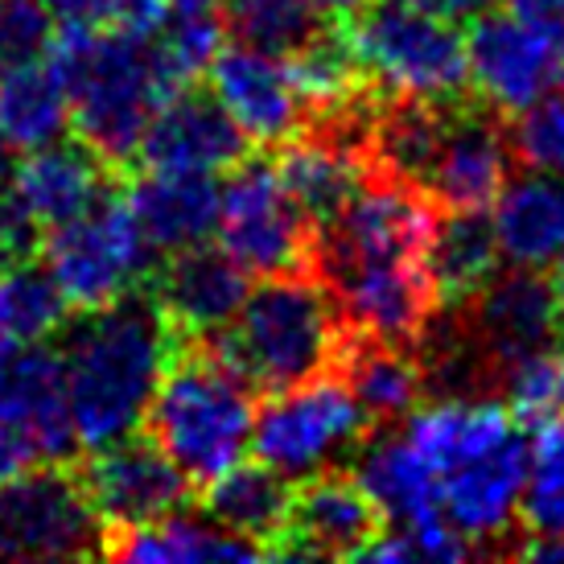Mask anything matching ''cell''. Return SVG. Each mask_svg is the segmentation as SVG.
I'll return each instance as SVG.
<instances>
[{
  "label": "cell",
  "instance_id": "4316f807",
  "mask_svg": "<svg viewBox=\"0 0 564 564\" xmlns=\"http://www.w3.org/2000/svg\"><path fill=\"white\" fill-rule=\"evenodd\" d=\"M203 507L219 528L243 535L256 549H264V556H272L289 528L293 482L264 462H236L215 482H206Z\"/></svg>",
  "mask_w": 564,
  "mask_h": 564
},
{
  "label": "cell",
  "instance_id": "5b68a950",
  "mask_svg": "<svg viewBox=\"0 0 564 564\" xmlns=\"http://www.w3.org/2000/svg\"><path fill=\"white\" fill-rule=\"evenodd\" d=\"M338 33L379 95L449 99L470 91L466 37L412 0H359Z\"/></svg>",
  "mask_w": 564,
  "mask_h": 564
},
{
  "label": "cell",
  "instance_id": "cb8c5ba5",
  "mask_svg": "<svg viewBox=\"0 0 564 564\" xmlns=\"http://www.w3.org/2000/svg\"><path fill=\"white\" fill-rule=\"evenodd\" d=\"M334 371L355 392L371 429L408 421L424 395V371L412 346L379 343V338H367L355 329H346Z\"/></svg>",
  "mask_w": 564,
  "mask_h": 564
},
{
  "label": "cell",
  "instance_id": "4fadbf2b",
  "mask_svg": "<svg viewBox=\"0 0 564 564\" xmlns=\"http://www.w3.org/2000/svg\"><path fill=\"white\" fill-rule=\"evenodd\" d=\"M519 158L511 144V120L486 108L474 91L457 95L445 124L437 165L429 177V203L445 210H486L511 182Z\"/></svg>",
  "mask_w": 564,
  "mask_h": 564
},
{
  "label": "cell",
  "instance_id": "603a6c76",
  "mask_svg": "<svg viewBox=\"0 0 564 564\" xmlns=\"http://www.w3.org/2000/svg\"><path fill=\"white\" fill-rule=\"evenodd\" d=\"M495 236L507 264L552 268L564 251V177L561 173L528 170L495 198Z\"/></svg>",
  "mask_w": 564,
  "mask_h": 564
},
{
  "label": "cell",
  "instance_id": "2e32d148",
  "mask_svg": "<svg viewBox=\"0 0 564 564\" xmlns=\"http://www.w3.org/2000/svg\"><path fill=\"white\" fill-rule=\"evenodd\" d=\"M248 289V272L223 248H210L206 239L170 251L165 264L153 268V276L144 281V293L158 301V310L182 343H203L210 334H219L239 314Z\"/></svg>",
  "mask_w": 564,
  "mask_h": 564
},
{
  "label": "cell",
  "instance_id": "d590c367",
  "mask_svg": "<svg viewBox=\"0 0 564 564\" xmlns=\"http://www.w3.org/2000/svg\"><path fill=\"white\" fill-rule=\"evenodd\" d=\"M9 177H13V144L4 141V132H0V189L9 186Z\"/></svg>",
  "mask_w": 564,
  "mask_h": 564
},
{
  "label": "cell",
  "instance_id": "8fae6325",
  "mask_svg": "<svg viewBox=\"0 0 564 564\" xmlns=\"http://www.w3.org/2000/svg\"><path fill=\"white\" fill-rule=\"evenodd\" d=\"M454 314L462 317L466 334L490 367L495 388L516 362L552 350V346H564L561 301H556V284L552 276H544V268L511 264L507 272H495Z\"/></svg>",
  "mask_w": 564,
  "mask_h": 564
},
{
  "label": "cell",
  "instance_id": "ba28073f",
  "mask_svg": "<svg viewBox=\"0 0 564 564\" xmlns=\"http://www.w3.org/2000/svg\"><path fill=\"white\" fill-rule=\"evenodd\" d=\"M219 248L248 276H314L317 227L284 189L276 165L243 158L219 186Z\"/></svg>",
  "mask_w": 564,
  "mask_h": 564
},
{
  "label": "cell",
  "instance_id": "8d00e7d4",
  "mask_svg": "<svg viewBox=\"0 0 564 564\" xmlns=\"http://www.w3.org/2000/svg\"><path fill=\"white\" fill-rule=\"evenodd\" d=\"M556 272H552V284H556V301H561V338H564V251L556 256Z\"/></svg>",
  "mask_w": 564,
  "mask_h": 564
},
{
  "label": "cell",
  "instance_id": "6da1fadb",
  "mask_svg": "<svg viewBox=\"0 0 564 564\" xmlns=\"http://www.w3.org/2000/svg\"><path fill=\"white\" fill-rule=\"evenodd\" d=\"M63 329L58 355L79 445L95 449L137 433L182 343L158 301L144 289H132L99 310H79Z\"/></svg>",
  "mask_w": 564,
  "mask_h": 564
},
{
  "label": "cell",
  "instance_id": "52a82bcc",
  "mask_svg": "<svg viewBox=\"0 0 564 564\" xmlns=\"http://www.w3.org/2000/svg\"><path fill=\"white\" fill-rule=\"evenodd\" d=\"M42 251H46L42 264L50 268V276L63 289L66 305L75 314L99 310L132 289H144L158 268V251L141 231L132 206L111 194L99 198L91 210L50 227Z\"/></svg>",
  "mask_w": 564,
  "mask_h": 564
},
{
  "label": "cell",
  "instance_id": "8992f818",
  "mask_svg": "<svg viewBox=\"0 0 564 564\" xmlns=\"http://www.w3.org/2000/svg\"><path fill=\"white\" fill-rule=\"evenodd\" d=\"M367 433H371L367 412L346 388V379L329 371V376L268 395L256 408L248 449L256 454V462L272 466L289 482H301L310 474L338 466L346 454H355Z\"/></svg>",
  "mask_w": 564,
  "mask_h": 564
},
{
  "label": "cell",
  "instance_id": "3957f363",
  "mask_svg": "<svg viewBox=\"0 0 564 564\" xmlns=\"http://www.w3.org/2000/svg\"><path fill=\"white\" fill-rule=\"evenodd\" d=\"M346 338V322L329 289L310 272L264 276L248 289L239 314L203 338L251 392H284L329 376Z\"/></svg>",
  "mask_w": 564,
  "mask_h": 564
},
{
  "label": "cell",
  "instance_id": "83f0119b",
  "mask_svg": "<svg viewBox=\"0 0 564 564\" xmlns=\"http://www.w3.org/2000/svg\"><path fill=\"white\" fill-rule=\"evenodd\" d=\"M66 128H70V104L63 75L50 66V58L0 75V132L13 144V153H30L58 141Z\"/></svg>",
  "mask_w": 564,
  "mask_h": 564
},
{
  "label": "cell",
  "instance_id": "7c38bea8",
  "mask_svg": "<svg viewBox=\"0 0 564 564\" xmlns=\"http://www.w3.org/2000/svg\"><path fill=\"white\" fill-rule=\"evenodd\" d=\"M79 478L108 532H124V528H141L161 516H173L189 507V490H194V482L177 470V462L158 441L137 437V433L95 445Z\"/></svg>",
  "mask_w": 564,
  "mask_h": 564
},
{
  "label": "cell",
  "instance_id": "4dcf8cb0",
  "mask_svg": "<svg viewBox=\"0 0 564 564\" xmlns=\"http://www.w3.org/2000/svg\"><path fill=\"white\" fill-rule=\"evenodd\" d=\"M502 404L528 433L564 416V346L540 350L502 376Z\"/></svg>",
  "mask_w": 564,
  "mask_h": 564
},
{
  "label": "cell",
  "instance_id": "9a60e30c",
  "mask_svg": "<svg viewBox=\"0 0 564 564\" xmlns=\"http://www.w3.org/2000/svg\"><path fill=\"white\" fill-rule=\"evenodd\" d=\"M0 424L30 437L46 466L75 462L83 445L66 404L63 355L54 346L0 338Z\"/></svg>",
  "mask_w": 564,
  "mask_h": 564
},
{
  "label": "cell",
  "instance_id": "9c48e42d",
  "mask_svg": "<svg viewBox=\"0 0 564 564\" xmlns=\"http://www.w3.org/2000/svg\"><path fill=\"white\" fill-rule=\"evenodd\" d=\"M104 540L108 528L70 462L0 482V561H83L104 556Z\"/></svg>",
  "mask_w": 564,
  "mask_h": 564
},
{
  "label": "cell",
  "instance_id": "f546056e",
  "mask_svg": "<svg viewBox=\"0 0 564 564\" xmlns=\"http://www.w3.org/2000/svg\"><path fill=\"white\" fill-rule=\"evenodd\" d=\"M223 21L236 42L268 54H293L338 25L326 0H223Z\"/></svg>",
  "mask_w": 564,
  "mask_h": 564
},
{
  "label": "cell",
  "instance_id": "d6a6232c",
  "mask_svg": "<svg viewBox=\"0 0 564 564\" xmlns=\"http://www.w3.org/2000/svg\"><path fill=\"white\" fill-rule=\"evenodd\" d=\"M54 21L87 30H128L153 37L165 13V0H42Z\"/></svg>",
  "mask_w": 564,
  "mask_h": 564
},
{
  "label": "cell",
  "instance_id": "7a4b0ae2",
  "mask_svg": "<svg viewBox=\"0 0 564 564\" xmlns=\"http://www.w3.org/2000/svg\"><path fill=\"white\" fill-rule=\"evenodd\" d=\"M46 58L63 75L70 128L111 170L137 161L153 111L173 91H182L173 87L153 37L144 33L66 25L54 33Z\"/></svg>",
  "mask_w": 564,
  "mask_h": 564
},
{
  "label": "cell",
  "instance_id": "5bb4252c",
  "mask_svg": "<svg viewBox=\"0 0 564 564\" xmlns=\"http://www.w3.org/2000/svg\"><path fill=\"white\" fill-rule=\"evenodd\" d=\"M388 523L379 516L376 499L362 490L350 466H329L293 486L289 528L281 544L272 549V561H317V556H350L383 532Z\"/></svg>",
  "mask_w": 564,
  "mask_h": 564
},
{
  "label": "cell",
  "instance_id": "e575fe53",
  "mask_svg": "<svg viewBox=\"0 0 564 564\" xmlns=\"http://www.w3.org/2000/svg\"><path fill=\"white\" fill-rule=\"evenodd\" d=\"M507 9L519 17H528V21L564 30V0H507Z\"/></svg>",
  "mask_w": 564,
  "mask_h": 564
},
{
  "label": "cell",
  "instance_id": "30bf717a",
  "mask_svg": "<svg viewBox=\"0 0 564 564\" xmlns=\"http://www.w3.org/2000/svg\"><path fill=\"white\" fill-rule=\"evenodd\" d=\"M470 91L486 108L516 120L544 95L564 87V30L528 21L519 13H486L466 37Z\"/></svg>",
  "mask_w": 564,
  "mask_h": 564
},
{
  "label": "cell",
  "instance_id": "1f68e13d",
  "mask_svg": "<svg viewBox=\"0 0 564 564\" xmlns=\"http://www.w3.org/2000/svg\"><path fill=\"white\" fill-rule=\"evenodd\" d=\"M54 42V13L42 0H0V75L37 63Z\"/></svg>",
  "mask_w": 564,
  "mask_h": 564
},
{
  "label": "cell",
  "instance_id": "d6986e66",
  "mask_svg": "<svg viewBox=\"0 0 564 564\" xmlns=\"http://www.w3.org/2000/svg\"><path fill=\"white\" fill-rule=\"evenodd\" d=\"M210 91L219 99L227 116L243 128L251 144H281L305 124V104L284 54L243 46L236 42L231 50H219L215 63L206 66Z\"/></svg>",
  "mask_w": 564,
  "mask_h": 564
},
{
  "label": "cell",
  "instance_id": "484cf974",
  "mask_svg": "<svg viewBox=\"0 0 564 564\" xmlns=\"http://www.w3.org/2000/svg\"><path fill=\"white\" fill-rule=\"evenodd\" d=\"M499 236H495V223L486 210H445V206H437L424 268H429V281L437 289L441 310L466 305L499 272Z\"/></svg>",
  "mask_w": 564,
  "mask_h": 564
},
{
  "label": "cell",
  "instance_id": "f1b7e54d",
  "mask_svg": "<svg viewBox=\"0 0 564 564\" xmlns=\"http://www.w3.org/2000/svg\"><path fill=\"white\" fill-rule=\"evenodd\" d=\"M70 322L63 289L46 264L13 260L0 264V338L4 343H50Z\"/></svg>",
  "mask_w": 564,
  "mask_h": 564
},
{
  "label": "cell",
  "instance_id": "836d02e7",
  "mask_svg": "<svg viewBox=\"0 0 564 564\" xmlns=\"http://www.w3.org/2000/svg\"><path fill=\"white\" fill-rule=\"evenodd\" d=\"M412 4H421L424 13L441 17L449 25H474L478 17L502 9V0H412Z\"/></svg>",
  "mask_w": 564,
  "mask_h": 564
},
{
  "label": "cell",
  "instance_id": "ffe728a7",
  "mask_svg": "<svg viewBox=\"0 0 564 564\" xmlns=\"http://www.w3.org/2000/svg\"><path fill=\"white\" fill-rule=\"evenodd\" d=\"M9 189L17 203L30 210L37 227L50 231L58 223L91 210L99 198L111 194V165L83 141H58L30 149L21 165H13Z\"/></svg>",
  "mask_w": 564,
  "mask_h": 564
},
{
  "label": "cell",
  "instance_id": "44dd1931",
  "mask_svg": "<svg viewBox=\"0 0 564 564\" xmlns=\"http://www.w3.org/2000/svg\"><path fill=\"white\" fill-rule=\"evenodd\" d=\"M355 478L376 499L388 528H412L441 516L437 474L424 466V457L412 449V441L400 437V424L371 429L355 449Z\"/></svg>",
  "mask_w": 564,
  "mask_h": 564
},
{
  "label": "cell",
  "instance_id": "7402d4cb",
  "mask_svg": "<svg viewBox=\"0 0 564 564\" xmlns=\"http://www.w3.org/2000/svg\"><path fill=\"white\" fill-rule=\"evenodd\" d=\"M124 203L141 223L158 256L182 251L189 243L210 239L219 223V186L215 173H170V170H144L128 186Z\"/></svg>",
  "mask_w": 564,
  "mask_h": 564
},
{
  "label": "cell",
  "instance_id": "e0dca14e",
  "mask_svg": "<svg viewBox=\"0 0 564 564\" xmlns=\"http://www.w3.org/2000/svg\"><path fill=\"white\" fill-rule=\"evenodd\" d=\"M251 141L227 116L215 91H198L194 83L173 91L144 128L137 161L144 170L170 173H223L248 158Z\"/></svg>",
  "mask_w": 564,
  "mask_h": 564
},
{
  "label": "cell",
  "instance_id": "ac0fdd59",
  "mask_svg": "<svg viewBox=\"0 0 564 564\" xmlns=\"http://www.w3.org/2000/svg\"><path fill=\"white\" fill-rule=\"evenodd\" d=\"M528 470H532V441H528V429H516L511 437L490 445L486 454L466 457L454 470L441 474V516L462 535H470L474 544L499 540L511 532V523L519 516Z\"/></svg>",
  "mask_w": 564,
  "mask_h": 564
},
{
  "label": "cell",
  "instance_id": "d4e9b609",
  "mask_svg": "<svg viewBox=\"0 0 564 564\" xmlns=\"http://www.w3.org/2000/svg\"><path fill=\"white\" fill-rule=\"evenodd\" d=\"M104 556L124 564H206V561H260L264 549L219 528L210 516H189L186 507L141 528L108 532Z\"/></svg>",
  "mask_w": 564,
  "mask_h": 564
},
{
  "label": "cell",
  "instance_id": "277c9868",
  "mask_svg": "<svg viewBox=\"0 0 564 564\" xmlns=\"http://www.w3.org/2000/svg\"><path fill=\"white\" fill-rule=\"evenodd\" d=\"M251 388L206 343H177L144 412L149 437L194 486L215 482L251 445Z\"/></svg>",
  "mask_w": 564,
  "mask_h": 564
}]
</instances>
